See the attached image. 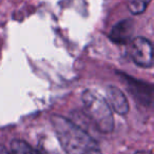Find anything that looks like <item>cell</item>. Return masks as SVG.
<instances>
[{
	"instance_id": "obj_1",
	"label": "cell",
	"mask_w": 154,
	"mask_h": 154,
	"mask_svg": "<svg viewBox=\"0 0 154 154\" xmlns=\"http://www.w3.org/2000/svg\"><path fill=\"white\" fill-rule=\"evenodd\" d=\"M51 122L66 154H101L97 141L70 119L55 114L51 117Z\"/></svg>"
},
{
	"instance_id": "obj_2",
	"label": "cell",
	"mask_w": 154,
	"mask_h": 154,
	"mask_svg": "<svg viewBox=\"0 0 154 154\" xmlns=\"http://www.w3.org/2000/svg\"><path fill=\"white\" fill-rule=\"evenodd\" d=\"M82 99L87 115L94 122L96 128L101 132H111L114 128V118L108 103L90 91H85Z\"/></svg>"
},
{
	"instance_id": "obj_3",
	"label": "cell",
	"mask_w": 154,
	"mask_h": 154,
	"mask_svg": "<svg viewBox=\"0 0 154 154\" xmlns=\"http://www.w3.org/2000/svg\"><path fill=\"white\" fill-rule=\"evenodd\" d=\"M129 53L135 63L141 68H151L153 64L152 45L143 37H136L131 41Z\"/></svg>"
},
{
	"instance_id": "obj_4",
	"label": "cell",
	"mask_w": 154,
	"mask_h": 154,
	"mask_svg": "<svg viewBox=\"0 0 154 154\" xmlns=\"http://www.w3.org/2000/svg\"><path fill=\"white\" fill-rule=\"evenodd\" d=\"M107 98L109 106L118 114L125 115L129 111V103L125 94L116 87H109L107 89Z\"/></svg>"
},
{
	"instance_id": "obj_5",
	"label": "cell",
	"mask_w": 154,
	"mask_h": 154,
	"mask_svg": "<svg viewBox=\"0 0 154 154\" xmlns=\"http://www.w3.org/2000/svg\"><path fill=\"white\" fill-rule=\"evenodd\" d=\"M133 33V21L130 19H126L120 21L112 29L111 31V39L114 42L117 43H126L129 41L131 35Z\"/></svg>"
},
{
	"instance_id": "obj_6",
	"label": "cell",
	"mask_w": 154,
	"mask_h": 154,
	"mask_svg": "<svg viewBox=\"0 0 154 154\" xmlns=\"http://www.w3.org/2000/svg\"><path fill=\"white\" fill-rule=\"evenodd\" d=\"M11 151L13 154H40L29 143L20 139H14L11 141Z\"/></svg>"
},
{
	"instance_id": "obj_7",
	"label": "cell",
	"mask_w": 154,
	"mask_h": 154,
	"mask_svg": "<svg viewBox=\"0 0 154 154\" xmlns=\"http://www.w3.org/2000/svg\"><path fill=\"white\" fill-rule=\"evenodd\" d=\"M151 0H128V8L133 15H139L147 9Z\"/></svg>"
},
{
	"instance_id": "obj_8",
	"label": "cell",
	"mask_w": 154,
	"mask_h": 154,
	"mask_svg": "<svg viewBox=\"0 0 154 154\" xmlns=\"http://www.w3.org/2000/svg\"><path fill=\"white\" fill-rule=\"evenodd\" d=\"M0 154H13V153H12V151L10 152L5 146L0 145Z\"/></svg>"
},
{
	"instance_id": "obj_9",
	"label": "cell",
	"mask_w": 154,
	"mask_h": 154,
	"mask_svg": "<svg viewBox=\"0 0 154 154\" xmlns=\"http://www.w3.org/2000/svg\"><path fill=\"white\" fill-rule=\"evenodd\" d=\"M135 154H152V153L148 151H139V152H136Z\"/></svg>"
}]
</instances>
